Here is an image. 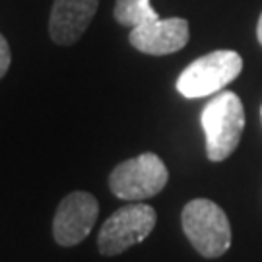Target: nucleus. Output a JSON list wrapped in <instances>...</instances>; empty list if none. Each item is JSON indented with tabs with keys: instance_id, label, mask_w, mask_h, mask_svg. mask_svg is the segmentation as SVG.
<instances>
[{
	"instance_id": "f257e3e1",
	"label": "nucleus",
	"mask_w": 262,
	"mask_h": 262,
	"mask_svg": "<svg viewBox=\"0 0 262 262\" xmlns=\"http://www.w3.org/2000/svg\"><path fill=\"white\" fill-rule=\"evenodd\" d=\"M200 124L206 136V156L210 161H224L239 146L245 130V109L233 92L215 94L202 109Z\"/></svg>"
},
{
	"instance_id": "f03ea898",
	"label": "nucleus",
	"mask_w": 262,
	"mask_h": 262,
	"mask_svg": "<svg viewBox=\"0 0 262 262\" xmlns=\"http://www.w3.org/2000/svg\"><path fill=\"white\" fill-rule=\"evenodd\" d=\"M183 231L204 258H217L231 247V225L222 208L208 198H194L183 208Z\"/></svg>"
},
{
	"instance_id": "7ed1b4c3",
	"label": "nucleus",
	"mask_w": 262,
	"mask_h": 262,
	"mask_svg": "<svg viewBox=\"0 0 262 262\" xmlns=\"http://www.w3.org/2000/svg\"><path fill=\"white\" fill-rule=\"evenodd\" d=\"M243 70V58L235 51H214L192 60L181 72L177 92L183 97L196 99L220 94Z\"/></svg>"
},
{
	"instance_id": "20e7f679",
	"label": "nucleus",
	"mask_w": 262,
	"mask_h": 262,
	"mask_svg": "<svg viewBox=\"0 0 262 262\" xmlns=\"http://www.w3.org/2000/svg\"><path fill=\"white\" fill-rule=\"evenodd\" d=\"M169 181V171L158 154H140L119 163L109 175V188L121 200H146L159 194Z\"/></svg>"
},
{
	"instance_id": "39448f33",
	"label": "nucleus",
	"mask_w": 262,
	"mask_h": 262,
	"mask_svg": "<svg viewBox=\"0 0 262 262\" xmlns=\"http://www.w3.org/2000/svg\"><path fill=\"white\" fill-rule=\"evenodd\" d=\"M158 222L156 210L150 204L134 202L119 208L105 220L97 235V249L105 256L124 253L134 245L142 243L154 231Z\"/></svg>"
},
{
	"instance_id": "423d86ee",
	"label": "nucleus",
	"mask_w": 262,
	"mask_h": 262,
	"mask_svg": "<svg viewBox=\"0 0 262 262\" xmlns=\"http://www.w3.org/2000/svg\"><path fill=\"white\" fill-rule=\"evenodd\" d=\"M99 215V202L94 194L76 190L60 200L53 220V237L60 247L82 243L94 229Z\"/></svg>"
},
{
	"instance_id": "0eeeda50",
	"label": "nucleus",
	"mask_w": 262,
	"mask_h": 262,
	"mask_svg": "<svg viewBox=\"0 0 262 262\" xmlns=\"http://www.w3.org/2000/svg\"><path fill=\"white\" fill-rule=\"evenodd\" d=\"M190 31L185 18L151 19L130 29L128 41L136 51L151 56L177 53L188 43Z\"/></svg>"
},
{
	"instance_id": "6e6552de",
	"label": "nucleus",
	"mask_w": 262,
	"mask_h": 262,
	"mask_svg": "<svg viewBox=\"0 0 262 262\" xmlns=\"http://www.w3.org/2000/svg\"><path fill=\"white\" fill-rule=\"evenodd\" d=\"M99 0H55L49 33L56 45H74L92 24Z\"/></svg>"
},
{
	"instance_id": "1a4fd4ad",
	"label": "nucleus",
	"mask_w": 262,
	"mask_h": 262,
	"mask_svg": "<svg viewBox=\"0 0 262 262\" xmlns=\"http://www.w3.org/2000/svg\"><path fill=\"white\" fill-rule=\"evenodd\" d=\"M113 16L121 26H126L130 29L159 18V14L154 10L150 0H117Z\"/></svg>"
},
{
	"instance_id": "9d476101",
	"label": "nucleus",
	"mask_w": 262,
	"mask_h": 262,
	"mask_svg": "<svg viewBox=\"0 0 262 262\" xmlns=\"http://www.w3.org/2000/svg\"><path fill=\"white\" fill-rule=\"evenodd\" d=\"M10 62H12V55H10L8 41H6L4 35L0 33V78L8 72Z\"/></svg>"
},
{
	"instance_id": "9b49d317",
	"label": "nucleus",
	"mask_w": 262,
	"mask_h": 262,
	"mask_svg": "<svg viewBox=\"0 0 262 262\" xmlns=\"http://www.w3.org/2000/svg\"><path fill=\"white\" fill-rule=\"evenodd\" d=\"M256 37H258V41H260V45H262V14H260V18H258V26H256Z\"/></svg>"
},
{
	"instance_id": "f8f14e48",
	"label": "nucleus",
	"mask_w": 262,
	"mask_h": 262,
	"mask_svg": "<svg viewBox=\"0 0 262 262\" xmlns=\"http://www.w3.org/2000/svg\"><path fill=\"white\" fill-rule=\"evenodd\" d=\"M260 119H262V107H260Z\"/></svg>"
}]
</instances>
